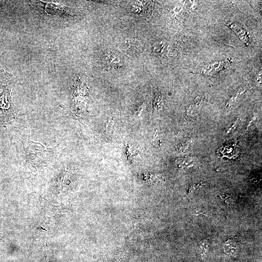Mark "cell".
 <instances>
[{
	"instance_id": "1",
	"label": "cell",
	"mask_w": 262,
	"mask_h": 262,
	"mask_svg": "<svg viewBox=\"0 0 262 262\" xmlns=\"http://www.w3.org/2000/svg\"><path fill=\"white\" fill-rule=\"evenodd\" d=\"M9 74L0 71V118L13 112L14 108L11 100V92L9 88Z\"/></svg>"
},
{
	"instance_id": "2",
	"label": "cell",
	"mask_w": 262,
	"mask_h": 262,
	"mask_svg": "<svg viewBox=\"0 0 262 262\" xmlns=\"http://www.w3.org/2000/svg\"><path fill=\"white\" fill-rule=\"evenodd\" d=\"M34 2L37 6L42 8L48 15L61 16L67 12L68 8L61 4L43 2L40 1H34Z\"/></svg>"
},
{
	"instance_id": "3",
	"label": "cell",
	"mask_w": 262,
	"mask_h": 262,
	"mask_svg": "<svg viewBox=\"0 0 262 262\" xmlns=\"http://www.w3.org/2000/svg\"><path fill=\"white\" fill-rule=\"evenodd\" d=\"M229 26L244 44L246 45H249V40L248 36L244 28L234 23H229Z\"/></svg>"
},
{
	"instance_id": "4",
	"label": "cell",
	"mask_w": 262,
	"mask_h": 262,
	"mask_svg": "<svg viewBox=\"0 0 262 262\" xmlns=\"http://www.w3.org/2000/svg\"><path fill=\"white\" fill-rule=\"evenodd\" d=\"M225 63V61L215 62L205 66L202 70V72L206 74H210L217 71H218L224 67Z\"/></svg>"
},
{
	"instance_id": "5",
	"label": "cell",
	"mask_w": 262,
	"mask_h": 262,
	"mask_svg": "<svg viewBox=\"0 0 262 262\" xmlns=\"http://www.w3.org/2000/svg\"><path fill=\"white\" fill-rule=\"evenodd\" d=\"M202 104V101L198 100L190 105L187 110V114L193 115L194 114H197L200 111Z\"/></svg>"
},
{
	"instance_id": "6",
	"label": "cell",
	"mask_w": 262,
	"mask_h": 262,
	"mask_svg": "<svg viewBox=\"0 0 262 262\" xmlns=\"http://www.w3.org/2000/svg\"><path fill=\"white\" fill-rule=\"evenodd\" d=\"M245 91V89L242 90V89L238 91L237 93L235 95V96H233L230 100L229 101L227 105L226 106V108H229L236 99L238 95H240L243 93Z\"/></svg>"
}]
</instances>
